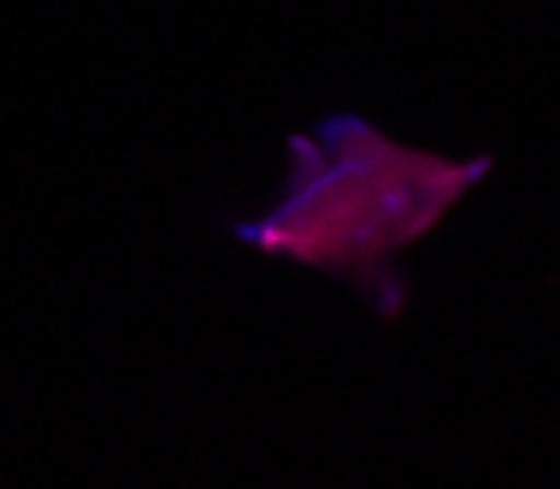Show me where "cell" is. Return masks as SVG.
Returning a JSON list of instances; mask_svg holds the SVG:
<instances>
[{"label":"cell","instance_id":"obj_1","mask_svg":"<svg viewBox=\"0 0 560 489\" xmlns=\"http://www.w3.org/2000/svg\"><path fill=\"white\" fill-rule=\"evenodd\" d=\"M478 177L483 160H436L360 118H330L319 136L295 142L290 189L266 219L242 224V242L377 289L389 283V259L425 236Z\"/></svg>","mask_w":560,"mask_h":489}]
</instances>
